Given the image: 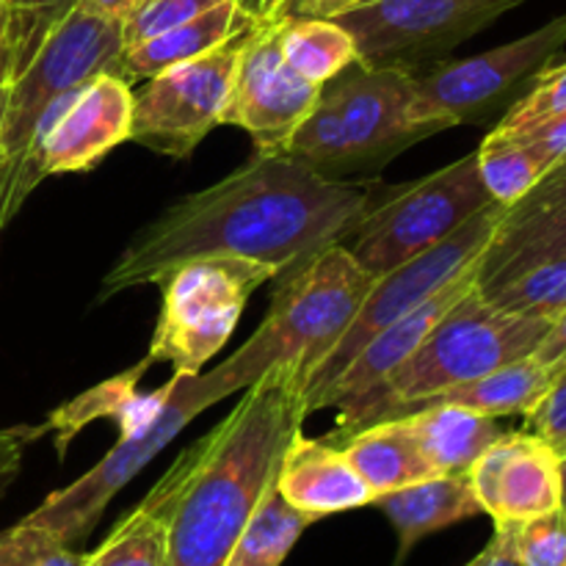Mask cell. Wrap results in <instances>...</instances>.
Segmentation results:
<instances>
[{"instance_id": "32", "label": "cell", "mask_w": 566, "mask_h": 566, "mask_svg": "<svg viewBox=\"0 0 566 566\" xmlns=\"http://www.w3.org/2000/svg\"><path fill=\"white\" fill-rule=\"evenodd\" d=\"M86 553L64 545L42 525L22 517L0 531V566H83Z\"/></svg>"}, {"instance_id": "12", "label": "cell", "mask_w": 566, "mask_h": 566, "mask_svg": "<svg viewBox=\"0 0 566 566\" xmlns=\"http://www.w3.org/2000/svg\"><path fill=\"white\" fill-rule=\"evenodd\" d=\"M252 31L254 25L149 77L133 94L130 142L166 158H191L202 138L221 125Z\"/></svg>"}, {"instance_id": "46", "label": "cell", "mask_w": 566, "mask_h": 566, "mask_svg": "<svg viewBox=\"0 0 566 566\" xmlns=\"http://www.w3.org/2000/svg\"><path fill=\"white\" fill-rule=\"evenodd\" d=\"M9 3H17V0H0V6H9ZM70 3V0H66Z\"/></svg>"}, {"instance_id": "21", "label": "cell", "mask_w": 566, "mask_h": 566, "mask_svg": "<svg viewBox=\"0 0 566 566\" xmlns=\"http://www.w3.org/2000/svg\"><path fill=\"white\" fill-rule=\"evenodd\" d=\"M252 25L254 20L243 11L241 0H227V3L205 11V14L193 17V20L166 28V31L122 50L119 72L127 83L149 81L169 66L208 53L216 44L227 42L230 36Z\"/></svg>"}, {"instance_id": "34", "label": "cell", "mask_w": 566, "mask_h": 566, "mask_svg": "<svg viewBox=\"0 0 566 566\" xmlns=\"http://www.w3.org/2000/svg\"><path fill=\"white\" fill-rule=\"evenodd\" d=\"M514 551L525 566H566V512L551 514L512 525Z\"/></svg>"}, {"instance_id": "42", "label": "cell", "mask_w": 566, "mask_h": 566, "mask_svg": "<svg viewBox=\"0 0 566 566\" xmlns=\"http://www.w3.org/2000/svg\"><path fill=\"white\" fill-rule=\"evenodd\" d=\"M72 3L83 6V9L92 11V14L111 17V20L125 22V17L130 14L136 6H142V0H72Z\"/></svg>"}, {"instance_id": "11", "label": "cell", "mask_w": 566, "mask_h": 566, "mask_svg": "<svg viewBox=\"0 0 566 566\" xmlns=\"http://www.w3.org/2000/svg\"><path fill=\"white\" fill-rule=\"evenodd\" d=\"M520 3L523 0H346L329 20L352 33L363 64L420 75Z\"/></svg>"}, {"instance_id": "48", "label": "cell", "mask_w": 566, "mask_h": 566, "mask_svg": "<svg viewBox=\"0 0 566 566\" xmlns=\"http://www.w3.org/2000/svg\"><path fill=\"white\" fill-rule=\"evenodd\" d=\"M70 3H72V0H70Z\"/></svg>"}, {"instance_id": "22", "label": "cell", "mask_w": 566, "mask_h": 566, "mask_svg": "<svg viewBox=\"0 0 566 566\" xmlns=\"http://www.w3.org/2000/svg\"><path fill=\"white\" fill-rule=\"evenodd\" d=\"M423 457L437 473H468L470 464L503 434L497 418L457 407V403H423L398 415Z\"/></svg>"}, {"instance_id": "9", "label": "cell", "mask_w": 566, "mask_h": 566, "mask_svg": "<svg viewBox=\"0 0 566 566\" xmlns=\"http://www.w3.org/2000/svg\"><path fill=\"white\" fill-rule=\"evenodd\" d=\"M492 202L495 199L481 180L475 153H470L423 180L376 188L368 210L348 235L352 247H346L376 280L429 252Z\"/></svg>"}, {"instance_id": "18", "label": "cell", "mask_w": 566, "mask_h": 566, "mask_svg": "<svg viewBox=\"0 0 566 566\" xmlns=\"http://www.w3.org/2000/svg\"><path fill=\"white\" fill-rule=\"evenodd\" d=\"M562 254H566V158L520 202L503 210L501 224L479 260V291Z\"/></svg>"}, {"instance_id": "29", "label": "cell", "mask_w": 566, "mask_h": 566, "mask_svg": "<svg viewBox=\"0 0 566 566\" xmlns=\"http://www.w3.org/2000/svg\"><path fill=\"white\" fill-rule=\"evenodd\" d=\"M475 160L486 191L503 208L520 202L551 171L545 158L525 138L497 130L486 133L475 149Z\"/></svg>"}, {"instance_id": "6", "label": "cell", "mask_w": 566, "mask_h": 566, "mask_svg": "<svg viewBox=\"0 0 566 566\" xmlns=\"http://www.w3.org/2000/svg\"><path fill=\"white\" fill-rule=\"evenodd\" d=\"M125 50L122 20L99 17L70 3L50 25L33 59L20 72L9 92L3 133H0V232L14 221V186L31 153L39 119L55 97L83 86L103 72H119Z\"/></svg>"}, {"instance_id": "23", "label": "cell", "mask_w": 566, "mask_h": 566, "mask_svg": "<svg viewBox=\"0 0 566 566\" xmlns=\"http://www.w3.org/2000/svg\"><path fill=\"white\" fill-rule=\"evenodd\" d=\"M337 446L343 448L359 479L370 486L374 497L440 475L423 457L401 418L376 420V423L348 434Z\"/></svg>"}, {"instance_id": "15", "label": "cell", "mask_w": 566, "mask_h": 566, "mask_svg": "<svg viewBox=\"0 0 566 566\" xmlns=\"http://www.w3.org/2000/svg\"><path fill=\"white\" fill-rule=\"evenodd\" d=\"M282 22L254 25L238 66L230 103L221 116V125L247 130L254 142V153L260 155L285 153L293 133L313 114L321 94L318 83L298 75L282 55Z\"/></svg>"}, {"instance_id": "17", "label": "cell", "mask_w": 566, "mask_h": 566, "mask_svg": "<svg viewBox=\"0 0 566 566\" xmlns=\"http://www.w3.org/2000/svg\"><path fill=\"white\" fill-rule=\"evenodd\" d=\"M475 285H479V263L464 271L462 276H457L451 285L442 287L440 293H434L429 302H423L412 313H407L396 324L370 337L335 379L326 381L321 390L310 392L307 415L326 407L348 409L363 401V398H368L398 365L412 357L415 348L426 340V335L434 329L437 321Z\"/></svg>"}, {"instance_id": "33", "label": "cell", "mask_w": 566, "mask_h": 566, "mask_svg": "<svg viewBox=\"0 0 566 566\" xmlns=\"http://www.w3.org/2000/svg\"><path fill=\"white\" fill-rule=\"evenodd\" d=\"M566 111V61H551L531 81L528 92L497 119L495 130L525 133Z\"/></svg>"}, {"instance_id": "3", "label": "cell", "mask_w": 566, "mask_h": 566, "mask_svg": "<svg viewBox=\"0 0 566 566\" xmlns=\"http://www.w3.org/2000/svg\"><path fill=\"white\" fill-rule=\"evenodd\" d=\"M551 318L506 313L470 287L426 335L407 363L398 365L368 398L337 409V429L326 440L340 442L376 420L398 418L453 387L531 357L551 332Z\"/></svg>"}, {"instance_id": "4", "label": "cell", "mask_w": 566, "mask_h": 566, "mask_svg": "<svg viewBox=\"0 0 566 566\" xmlns=\"http://www.w3.org/2000/svg\"><path fill=\"white\" fill-rule=\"evenodd\" d=\"M412 99V72L357 59L321 86L313 114L282 155L326 180H370L403 149L440 133L415 119Z\"/></svg>"}, {"instance_id": "47", "label": "cell", "mask_w": 566, "mask_h": 566, "mask_svg": "<svg viewBox=\"0 0 566 566\" xmlns=\"http://www.w3.org/2000/svg\"><path fill=\"white\" fill-rule=\"evenodd\" d=\"M562 370H566V365H564V368ZM562 370H558V374H562Z\"/></svg>"}, {"instance_id": "35", "label": "cell", "mask_w": 566, "mask_h": 566, "mask_svg": "<svg viewBox=\"0 0 566 566\" xmlns=\"http://www.w3.org/2000/svg\"><path fill=\"white\" fill-rule=\"evenodd\" d=\"M221 3H227V0H142V6H136L122 22L125 48L144 42V39L166 31V28L193 20V17L205 14Z\"/></svg>"}, {"instance_id": "27", "label": "cell", "mask_w": 566, "mask_h": 566, "mask_svg": "<svg viewBox=\"0 0 566 566\" xmlns=\"http://www.w3.org/2000/svg\"><path fill=\"white\" fill-rule=\"evenodd\" d=\"M280 48L287 64L318 86L357 61V44L352 33L329 17H285Z\"/></svg>"}, {"instance_id": "49", "label": "cell", "mask_w": 566, "mask_h": 566, "mask_svg": "<svg viewBox=\"0 0 566 566\" xmlns=\"http://www.w3.org/2000/svg\"><path fill=\"white\" fill-rule=\"evenodd\" d=\"M468 566H470V564H468Z\"/></svg>"}, {"instance_id": "37", "label": "cell", "mask_w": 566, "mask_h": 566, "mask_svg": "<svg viewBox=\"0 0 566 566\" xmlns=\"http://www.w3.org/2000/svg\"><path fill=\"white\" fill-rule=\"evenodd\" d=\"M48 431V426H11L0 429V497L9 490L22 468L28 448Z\"/></svg>"}, {"instance_id": "2", "label": "cell", "mask_w": 566, "mask_h": 566, "mask_svg": "<svg viewBox=\"0 0 566 566\" xmlns=\"http://www.w3.org/2000/svg\"><path fill=\"white\" fill-rule=\"evenodd\" d=\"M304 392L307 381L296 368L274 365L166 470L160 479L169 490L166 566L227 564L307 418Z\"/></svg>"}, {"instance_id": "8", "label": "cell", "mask_w": 566, "mask_h": 566, "mask_svg": "<svg viewBox=\"0 0 566 566\" xmlns=\"http://www.w3.org/2000/svg\"><path fill=\"white\" fill-rule=\"evenodd\" d=\"M166 401L155 420L133 434H122L108 453L88 473L72 481L64 490L44 497L25 520L42 525L64 545L81 547L103 520L108 503L186 429L205 409L230 398L232 387L216 370H202L199 376L175 374L166 381Z\"/></svg>"}, {"instance_id": "39", "label": "cell", "mask_w": 566, "mask_h": 566, "mask_svg": "<svg viewBox=\"0 0 566 566\" xmlns=\"http://www.w3.org/2000/svg\"><path fill=\"white\" fill-rule=\"evenodd\" d=\"M470 566H525L514 551L512 525H495V536L490 545L470 562Z\"/></svg>"}, {"instance_id": "10", "label": "cell", "mask_w": 566, "mask_h": 566, "mask_svg": "<svg viewBox=\"0 0 566 566\" xmlns=\"http://www.w3.org/2000/svg\"><path fill=\"white\" fill-rule=\"evenodd\" d=\"M566 44V11L486 53L442 61L415 75L412 116L437 130L501 119Z\"/></svg>"}, {"instance_id": "38", "label": "cell", "mask_w": 566, "mask_h": 566, "mask_svg": "<svg viewBox=\"0 0 566 566\" xmlns=\"http://www.w3.org/2000/svg\"><path fill=\"white\" fill-rule=\"evenodd\" d=\"M492 130H495V127H492ZM497 133H501V130H497ZM509 136L525 138V142H528L531 147H534L536 153L545 158V164L553 169L558 160L566 158V111H564V114L553 116V119L542 122V125L531 127V130L509 133Z\"/></svg>"}, {"instance_id": "14", "label": "cell", "mask_w": 566, "mask_h": 566, "mask_svg": "<svg viewBox=\"0 0 566 566\" xmlns=\"http://www.w3.org/2000/svg\"><path fill=\"white\" fill-rule=\"evenodd\" d=\"M503 210H506L503 205L492 202L490 208L479 210L473 219L464 221L459 230H453L446 241L431 247L429 252L418 254V258L396 265L387 274L376 276L374 287L365 296L357 318L352 321V326L340 337V343L332 348L329 357L318 365V370L310 379L304 398L310 392L321 390L326 381L335 379L370 337L379 335L381 329L392 326L398 318H403L415 307L429 302L442 287L451 285L464 271L473 269L481 260V254L486 252V247H490L492 235H495L497 224H501Z\"/></svg>"}, {"instance_id": "13", "label": "cell", "mask_w": 566, "mask_h": 566, "mask_svg": "<svg viewBox=\"0 0 566 566\" xmlns=\"http://www.w3.org/2000/svg\"><path fill=\"white\" fill-rule=\"evenodd\" d=\"M130 127L133 88L116 72H103L55 97L39 119L31 153L17 177L14 213L44 177L92 171L105 155L130 142Z\"/></svg>"}, {"instance_id": "7", "label": "cell", "mask_w": 566, "mask_h": 566, "mask_svg": "<svg viewBox=\"0 0 566 566\" xmlns=\"http://www.w3.org/2000/svg\"><path fill=\"white\" fill-rule=\"evenodd\" d=\"M280 269L232 254L182 260L160 276V315L144 365L169 363L175 374L199 376L230 343L249 298Z\"/></svg>"}, {"instance_id": "30", "label": "cell", "mask_w": 566, "mask_h": 566, "mask_svg": "<svg viewBox=\"0 0 566 566\" xmlns=\"http://www.w3.org/2000/svg\"><path fill=\"white\" fill-rule=\"evenodd\" d=\"M481 296L506 313L556 321L566 310V254L528 265L501 285L484 287Z\"/></svg>"}, {"instance_id": "26", "label": "cell", "mask_w": 566, "mask_h": 566, "mask_svg": "<svg viewBox=\"0 0 566 566\" xmlns=\"http://www.w3.org/2000/svg\"><path fill=\"white\" fill-rule=\"evenodd\" d=\"M166 531L169 490L158 481L153 492L111 528L103 545L86 553L83 566H166Z\"/></svg>"}, {"instance_id": "41", "label": "cell", "mask_w": 566, "mask_h": 566, "mask_svg": "<svg viewBox=\"0 0 566 566\" xmlns=\"http://www.w3.org/2000/svg\"><path fill=\"white\" fill-rule=\"evenodd\" d=\"M293 0H241L243 11L254 20V25H271L282 22L291 11Z\"/></svg>"}, {"instance_id": "1", "label": "cell", "mask_w": 566, "mask_h": 566, "mask_svg": "<svg viewBox=\"0 0 566 566\" xmlns=\"http://www.w3.org/2000/svg\"><path fill=\"white\" fill-rule=\"evenodd\" d=\"M376 186L335 182L285 155L254 153L213 186L177 199L133 235L103 276L97 302L130 287L158 285L182 260L232 254L291 269L298 260L346 243Z\"/></svg>"}, {"instance_id": "31", "label": "cell", "mask_w": 566, "mask_h": 566, "mask_svg": "<svg viewBox=\"0 0 566 566\" xmlns=\"http://www.w3.org/2000/svg\"><path fill=\"white\" fill-rule=\"evenodd\" d=\"M66 0H17L0 6V86H11L64 14Z\"/></svg>"}, {"instance_id": "19", "label": "cell", "mask_w": 566, "mask_h": 566, "mask_svg": "<svg viewBox=\"0 0 566 566\" xmlns=\"http://www.w3.org/2000/svg\"><path fill=\"white\" fill-rule=\"evenodd\" d=\"M276 490L296 512L307 514L315 523L332 514L374 506L376 501L340 446L304 437L302 429L293 434L282 457Z\"/></svg>"}, {"instance_id": "20", "label": "cell", "mask_w": 566, "mask_h": 566, "mask_svg": "<svg viewBox=\"0 0 566 566\" xmlns=\"http://www.w3.org/2000/svg\"><path fill=\"white\" fill-rule=\"evenodd\" d=\"M374 506L396 528L398 564L426 536L484 514L479 501H475L468 473H442L434 475V479L418 481L412 486L376 497Z\"/></svg>"}, {"instance_id": "45", "label": "cell", "mask_w": 566, "mask_h": 566, "mask_svg": "<svg viewBox=\"0 0 566 566\" xmlns=\"http://www.w3.org/2000/svg\"><path fill=\"white\" fill-rule=\"evenodd\" d=\"M562 509L566 512V457H562Z\"/></svg>"}, {"instance_id": "24", "label": "cell", "mask_w": 566, "mask_h": 566, "mask_svg": "<svg viewBox=\"0 0 566 566\" xmlns=\"http://www.w3.org/2000/svg\"><path fill=\"white\" fill-rule=\"evenodd\" d=\"M147 365L138 363L136 368L127 370V374L116 376V379L105 381V385L94 387V390L83 392L81 398L70 401L66 407L55 409L50 415L48 431H55V448L64 457L66 446H70L72 437L83 429L86 423L97 418H111L119 423L122 434H133V431L144 429L149 420H155V415L160 412L166 401V390L169 387H160L155 392H138V379L144 376Z\"/></svg>"}, {"instance_id": "28", "label": "cell", "mask_w": 566, "mask_h": 566, "mask_svg": "<svg viewBox=\"0 0 566 566\" xmlns=\"http://www.w3.org/2000/svg\"><path fill=\"white\" fill-rule=\"evenodd\" d=\"M313 523L315 520L296 512L274 484L263 495L260 506L254 509L252 520L238 536L224 566H282L291 556L298 536Z\"/></svg>"}, {"instance_id": "36", "label": "cell", "mask_w": 566, "mask_h": 566, "mask_svg": "<svg viewBox=\"0 0 566 566\" xmlns=\"http://www.w3.org/2000/svg\"><path fill=\"white\" fill-rule=\"evenodd\" d=\"M525 426L531 434L556 448L558 457H566V370L556 376L551 390L525 415Z\"/></svg>"}, {"instance_id": "44", "label": "cell", "mask_w": 566, "mask_h": 566, "mask_svg": "<svg viewBox=\"0 0 566 566\" xmlns=\"http://www.w3.org/2000/svg\"><path fill=\"white\" fill-rule=\"evenodd\" d=\"M9 92H11V86H0V133H3L6 108H9Z\"/></svg>"}, {"instance_id": "25", "label": "cell", "mask_w": 566, "mask_h": 566, "mask_svg": "<svg viewBox=\"0 0 566 566\" xmlns=\"http://www.w3.org/2000/svg\"><path fill=\"white\" fill-rule=\"evenodd\" d=\"M553 381H556V374L531 354V357L503 365L492 374L464 381L426 403H457V407L473 409V412L490 415V418H512V415L525 418L551 390Z\"/></svg>"}, {"instance_id": "43", "label": "cell", "mask_w": 566, "mask_h": 566, "mask_svg": "<svg viewBox=\"0 0 566 566\" xmlns=\"http://www.w3.org/2000/svg\"><path fill=\"white\" fill-rule=\"evenodd\" d=\"M346 0H293L287 17H329Z\"/></svg>"}, {"instance_id": "16", "label": "cell", "mask_w": 566, "mask_h": 566, "mask_svg": "<svg viewBox=\"0 0 566 566\" xmlns=\"http://www.w3.org/2000/svg\"><path fill=\"white\" fill-rule=\"evenodd\" d=\"M468 479L495 525H520L562 509V457L528 429L497 437L470 464Z\"/></svg>"}, {"instance_id": "5", "label": "cell", "mask_w": 566, "mask_h": 566, "mask_svg": "<svg viewBox=\"0 0 566 566\" xmlns=\"http://www.w3.org/2000/svg\"><path fill=\"white\" fill-rule=\"evenodd\" d=\"M276 280L263 324L235 354L216 365L235 392L247 390L274 365H291L310 385L374 287V276L354 260L346 243H332L298 260Z\"/></svg>"}, {"instance_id": "40", "label": "cell", "mask_w": 566, "mask_h": 566, "mask_svg": "<svg viewBox=\"0 0 566 566\" xmlns=\"http://www.w3.org/2000/svg\"><path fill=\"white\" fill-rule=\"evenodd\" d=\"M534 357L539 359L542 365L553 370L558 376V370L566 365V310L553 321L551 332L545 335V340L539 343V348L534 352Z\"/></svg>"}]
</instances>
